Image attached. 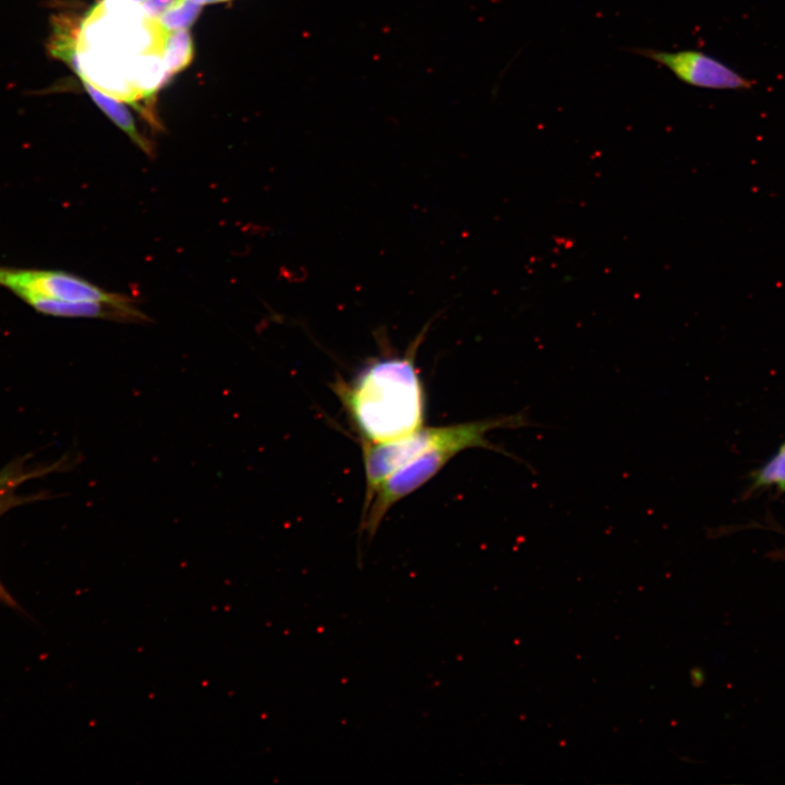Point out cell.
Here are the masks:
<instances>
[{
	"mask_svg": "<svg viewBox=\"0 0 785 785\" xmlns=\"http://www.w3.org/2000/svg\"><path fill=\"white\" fill-rule=\"evenodd\" d=\"M65 460L57 461L48 466H33L26 456L9 462L0 470V517L10 509L43 498V495H22L19 487L26 481L40 478L62 469ZM0 603L9 607H17L16 601L0 581Z\"/></svg>",
	"mask_w": 785,
	"mask_h": 785,
	"instance_id": "5",
	"label": "cell"
},
{
	"mask_svg": "<svg viewBox=\"0 0 785 785\" xmlns=\"http://www.w3.org/2000/svg\"><path fill=\"white\" fill-rule=\"evenodd\" d=\"M528 426H540V424L530 419L528 410H521L512 414L452 425L421 426L398 438L365 445L364 472L371 481L382 483L364 502L360 532L371 539L395 504L433 479L463 450L470 448L493 450L533 470V467L522 462L521 458L486 438V434L496 428Z\"/></svg>",
	"mask_w": 785,
	"mask_h": 785,
	"instance_id": "1",
	"label": "cell"
},
{
	"mask_svg": "<svg viewBox=\"0 0 785 785\" xmlns=\"http://www.w3.org/2000/svg\"><path fill=\"white\" fill-rule=\"evenodd\" d=\"M131 1H133L134 3L141 4L144 0H131Z\"/></svg>",
	"mask_w": 785,
	"mask_h": 785,
	"instance_id": "11",
	"label": "cell"
},
{
	"mask_svg": "<svg viewBox=\"0 0 785 785\" xmlns=\"http://www.w3.org/2000/svg\"><path fill=\"white\" fill-rule=\"evenodd\" d=\"M164 68L168 74H176L186 68L193 58V44L188 29H177L166 35Z\"/></svg>",
	"mask_w": 785,
	"mask_h": 785,
	"instance_id": "8",
	"label": "cell"
},
{
	"mask_svg": "<svg viewBox=\"0 0 785 785\" xmlns=\"http://www.w3.org/2000/svg\"><path fill=\"white\" fill-rule=\"evenodd\" d=\"M202 11V4L184 0L179 5L166 11L158 17L159 25L166 31L186 29Z\"/></svg>",
	"mask_w": 785,
	"mask_h": 785,
	"instance_id": "9",
	"label": "cell"
},
{
	"mask_svg": "<svg viewBox=\"0 0 785 785\" xmlns=\"http://www.w3.org/2000/svg\"><path fill=\"white\" fill-rule=\"evenodd\" d=\"M183 1L184 0H144L140 5L146 17L155 20Z\"/></svg>",
	"mask_w": 785,
	"mask_h": 785,
	"instance_id": "10",
	"label": "cell"
},
{
	"mask_svg": "<svg viewBox=\"0 0 785 785\" xmlns=\"http://www.w3.org/2000/svg\"><path fill=\"white\" fill-rule=\"evenodd\" d=\"M643 56L667 68L679 81L693 87L714 90H744L751 81L721 60L695 49L665 51L653 48H633Z\"/></svg>",
	"mask_w": 785,
	"mask_h": 785,
	"instance_id": "4",
	"label": "cell"
},
{
	"mask_svg": "<svg viewBox=\"0 0 785 785\" xmlns=\"http://www.w3.org/2000/svg\"><path fill=\"white\" fill-rule=\"evenodd\" d=\"M425 330L402 355L365 365L349 383L333 385L362 443H383L422 426L425 392L414 363Z\"/></svg>",
	"mask_w": 785,
	"mask_h": 785,
	"instance_id": "2",
	"label": "cell"
},
{
	"mask_svg": "<svg viewBox=\"0 0 785 785\" xmlns=\"http://www.w3.org/2000/svg\"><path fill=\"white\" fill-rule=\"evenodd\" d=\"M83 84L90 98L111 119V121L124 131L145 153L150 154L152 147L148 141L145 140L137 131L134 119L126 107L117 99L104 94L89 83L83 82Z\"/></svg>",
	"mask_w": 785,
	"mask_h": 785,
	"instance_id": "6",
	"label": "cell"
},
{
	"mask_svg": "<svg viewBox=\"0 0 785 785\" xmlns=\"http://www.w3.org/2000/svg\"><path fill=\"white\" fill-rule=\"evenodd\" d=\"M765 490L785 493V442L765 462L749 474L747 495Z\"/></svg>",
	"mask_w": 785,
	"mask_h": 785,
	"instance_id": "7",
	"label": "cell"
},
{
	"mask_svg": "<svg viewBox=\"0 0 785 785\" xmlns=\"http://www.w3.org/2000/svg\"><path fill=\"white\" fill-rule=\"evenodd\" d=\"M0 287L21 300L41 298L68 302L125 303L132 300L109 292L64 270L0 266Z\"/></svg>",
	"mask_w": 785,
	"mask_h": 785,
	"instance_id": "3",
	"label": "cell"
}]
</instances>
